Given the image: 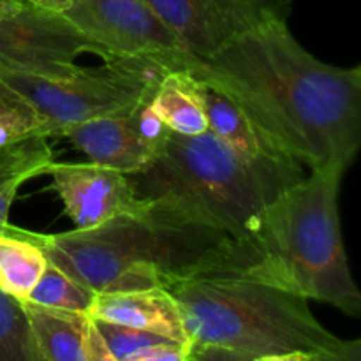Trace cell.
<instances>
[{
	"label": "cell",
	"instance_id": "6da1fadb",
	"mask_svg": "<svg viewBox=\"0 0 361 361\" xmlns=\"http://www.w3.org/2000/svg\"><path fill=\"white\" fill-rule=\"evenodd\" d=\"M187 73L224 92L310 171H348L361 145V67H337L307 51L270 21Z\"/></svg>",
	"mask_w": 361,
	"mask_h": 361
},
{
	"label": "cell",
	"instance_id": "7a4b0ae2",
	"mask_svg": "<svg viewBox=\"0 0 361 361\" xmlns=\"http://www.w3.org/2000/svg\"><path fill=\"white\" fill-rule=\"evenodd\" d=\"M21 233L41 247L48 261L95 293L169 289L222 274L254 277L261 264L252 243L145 217H118L59 235Z\"/></svg>",
	"mask_w": 361,
	"mask_h": 361
},
{
	"label": "cell",
	"instance_id": "3957f363",
	"mask_svg": "<svg viewBox=\"0 0 361 361\" xmlns=\"http://www.w3.org/2000/svg\"><path fill=\"white\" fill-rule=\"evenodd\" d=\"M127 178L147 203L145 219L208 229L254 247L264 207L284 190L210 130L182 136L166 127L150 161Z\"/></svg>",
	"mask_w": 361,
	"mask_h": 361
},
{
	"label": "cell",
	"instance_id": "277c9868",
	"mask_svg": "<svg viewBox=\"0 0 361 361\" xmlns=\"http://www.w3.org/2000/svg\"><path fill=\"white\" fill-rule=\"evenodd\" d=\"M342 178L335 169L310 171L264 207L254 238L261 254L256 279L360 317L361 293L341 233Z\"/></svg>",
	"mask_w": 361,
	"mask_h": 361
},
{
	"label": "cell",
	"instance_id": "5b68a950",
	"mask_svg": "<svg viewBox=\"0 0 361 361\" xmlns=\"http://www.w3.org/2000/svg\"><path fill=\"white\" fill-rule=\"evenodd\" d=\"M194 345H217L252 358L281 353L316 355L341 338L326 330L309 300L240 274L190 279L168 289Z\"/></svg>",
	"mask_w": 361,
	"mask_h": 361
},
{
	"label": "cell",
	"instance_id": "8992f818",
	"mask_svg": "<svg viewBox=\"0 0 361 361\" xmlns=\"http://www.w3.org/2000/svg\"><path fill=\"white\" fill-rule=\"evenodd\" d=\"M162 76L164 73L126 62H104L97 69L69 63L42 73L0 71V80L41 116L46 137H63L71 127L145 104Z\"/></svg>",
	"mask_w": 361,
	"mask_h": 361
},
{
	"label": "cell",
	"instance_id": "52a82bcc",
	"mask_svg": "<svg viewBox=\"0 0 361 361\" xmlns=\"http://www.w3.org/2000/svg\"><path fill=\"white\" fill-rule=\"evenodd\" d=\"M62 14L111 62L166 74L187 71L196 60L143 0H74Z\"/></svg>",
	"mask_w": 361,
	"mask_h": 361
},
{
	"label": "cell",
	"instance_id": "ba28073f",
	"mask_svg": "<svg viewBox=\"0 0 361 361\" xmlns=\"http://www.w3.org/2000/svg\"><path fill=\"white\" fill-rule=\"evenodd\" d=\"M197 60L210 59L240 35L288 21L293 0H143Z\"/></svg>",
	"mask_w": 361,
	"mask_h": 361
},
{
	"label": "cell",
	"instance_id": "9c48e42d",
	"mask_svg": "<svg viewBox=\"0 0 361 361\" xmlns=\"http://www.w3.org/2000/svg\"><path fill=\"white\" fill-rule=\"evenodd\" d=\"M85 53L111 62V56L62 13L21 0L14 13L0 20V71L42 73L76 63Z\"/></svg>",
	"mask_w": 361,
	"mask_h": 361
},
{
	"label": "cell",
	"instance_id": "30bf717a",
	"mask_svg": "<svg viewBox=\"0 0 361 361\" xmlns=\"http://www.w3.org/2000/svg\"><path fill=\"white\" fill-rule=\"evenodd\" d=\"M48 175L76 229L147 215V203L136 196L126 173L95 162H53Z\"/></svg>",
	"mask_w": 361,
	"mask_h": 361
},
{
	"label": "cell",
	"instance_id": "8fae6325",
	"mask_svg": "<svg viewBox=\"0 0 361 361\" xmlns=\"http://www.w3.org/2000/svg\"><path fill=\"white\" fill-rule=\"evenodd\" d=\"M148 104L150 101L130 111L88 120L71 127L63 137L83 152L90 162L126 175L136 173L150 161L164 130Z\"/></svg>",
	"mask_w": 361,
	"mask_h": 361
},
{
	"label": "cell",
	"instance_id": "7c38bea8",
	"mask_svg": "<svg viewBox=\"0 0 361 361\" xmlns=\"http://www.w3.org/2000/svg\"><path fill=\"white\" fill-rule=\"evenodd\" d=\"M192 80L207 115L208 130L229 150L284 189L305 178L303 166L275 145L233 99L207 81Z\"/></svg>",
	"mask_w": 361,
	"mask_h": 361
},
{
	"label": "cell",
	"instance_id": "4fadbf2b",
	"mask_svg": "<svg viewBox=\"0 0 361 361\" xmlns=\"http://www.w3.org/2000/svg\"><path fill=\"white\" fill-rule=\"evenodd\" d=\"M88 317L150 331L178 344H190L178 303L168 289L97 293Z\"/></svg>",
	"mask_w": 361,
	"mask_h": 361
},
{
	"label": "cell",
	"instance_id": "5bb4252c",
	"mask_svg": "<svg viewBox=\"0 0 361 361\" xmlns=\"http://www.w3.org/2000/svg\"><path fill=\"white\" fill-rule=\"evenodd\" d=\"M39 353L46 361H85L90 317L83 312L21 302Z\"/></svg>",
	"mask_w": 361,
	"mask_h": 361
},
{
	"label": "cell",
	"instance_id": "9a60e30c",
	"mask_svg": "<svg viewBox=\"0 0 361 361\" xmlns=\"http://www.w3.org/2000/svg\"><path fill=\"white\" fill-rule=\"evenodd\" d=\"M55 162L49 137L30 134L0 147V235L9 224V210L18 189L35 176L48 175Z\"/></svg>",
	"mask_w": 361,
	"mask_h": 361
},
{
	"label": "cell",
	"instance_id": "2e32d148",
	"mask_svg": "<svg viewBox=\"0 0 361 361\" xmlns=\"http://www.w3.org/2000/svg\"><path fill=\"white\" fill-rule=\"evenodd\" d=\"M150 109L166 129L182 136H200L208 130V120L194 80L187 71L162 76L150 99Z\"/></svg>",
	"mask_w": 361,
	"mask_h": 361
},
{
	"label": "cell",
	"instance_id": "e0dca14e",
	"mask_svg": "<svg viewBox=\"0 0 361 361\" xmlns=\"http://www.w3.org/2000/svg\"><path fill=\"white\" fill-rule=\"evenodd\" d=\"M48 264L39 245L21 233V228L7 224L0 235V289L13 298L28 300Z\"/></svg>",
	"mask_w": 361,
	"mask_h": 361
},
{
	"label": "cell",
	"instance_id": "ac0fdd59",
	"mask_svg": "<svg viewBox=\"0 0 361 361\" xmlns=\"http://www.w3.org/2000/svg\"><path fill=\"white\" fill-rule=\"evenodd\" d=\"M97 293L87 288L71 277L67 271L48 261L41 279L35 288L32 289L28 302L39 303V305L51 307V309L73 310V312L88 314L92 303H94Z\"/></svg>",
	"mask_w": 361,
	"mask_h": 361
},
{
	"label": "cell",
	"instance_id": "d6986e66",
	"mask_svg": "<svg viewBox=\"0 0 361 361\" xmlns=\"http://www.w3.org/2000/svg\"><path fill=\"white\" fill-rule=\"evenodd\" d=\"M0 361H46L39 353L20 300L0 289Z\"/></svg>",
	"mask_w": 361,
	"mask_h": 361
},
{
	"label": "cell",
	"instance_id": "ffe728a7",
	"mask_svg": "<svg viewBox=\"0 0 361 361\" xmlns=\"http://www.w3.org/2000/svg\"><path fill=\"white\" fill-rule=\"evenodd\" d=\"M42 120L27 99L0 80V147L41 134Z\"/></svg>",
	"mask_w": 361,
	"mask_h": 361
},
{
	"label": "cell",
	"instance_id": "44dd1931",
	"mask_svg": "<svg viewBox=\"0 0 361 361\" xmlns=\"http://www.w3.org/2000/svg\"><path fill=\"white\" fill-rule=\"evenodd\" d=\"M94 321L102 342L106 344L108 351L116 361H130L134 356L143 353L145 349L154 348L164 342H173L161 335L150 334V331L136 330V328L122 326V324L106 323V321Z\"/></svg>",
	"mask_w": 361,
	"mask_h": 361
},
{
	"label": "cell",
	"instance_id": "7402d4cb",
	"mask_svg": "<svg viewBox=\"0 0 361 361\" xmlns=\"http://www.w3.org/2000/svg\"><path fill=\"white\" fill-rule=\"evenodd\" d=\"M130 361H190V344L164 342L145 349Z\"/></svg>",
	"mask_w": 361,
	"mask_h": 361
},
{
	"label": "cell",
	"instance_id": "603a6c76",
	"mask_svg": "<svg viewBox=\"0 0 361 361\" xmlns=\"http://www.w3.org/2000/svg\"><path fill=\"white\" fill-rule=\"evenodd\" d=\"M310 361H361V341H338L334 348L310 355Z\"/></svg>",
	"mask_w": 361,
	"mask_h": 361
},
{
	"label": "cell",
	"instance_id": "cb8c5ba5",
	"mask_svg": "<svg viewBox=\"0 0 361 361\" xmlns=\"http://www.w3.org/2000/svg\"><path fill=\"white\" fill-rule=\"evenodd\" d=\"M254 358L243 353L217 345H194L190 344V361H252Z\"/></svg>",
	"mask_w": 361,
	"mask_h": 361
},
{
	"label": "cell",
	"instance_id": "d4e9b609",
	"mask_svg": "<svg viewBox=\"0 0 361 361\" xmlns=\"http://www.w3.org/2000/svg\"><path fill=\"white\" fill-rule=\"evenodd\" d=\"M85 361H116L108 351L106 344L102 342L101 335H99L97 328H95L94 321L90 319L87 334V358Z\"/></svg>",
	"mask_w": 361,
	"mask_h": 361
},
{
	"label": "cell",
	"instance_id": "484cf974",
	"mask_svg": "<svg viewBox=\"0 0 361 361\" xmlns=\"http://www.w3.org/2000/svg\"><path fill=\"white\" fill-rule=\"evenodd\" d=\"M23 2L30 4V6L41 7V9L55 11V13H63L74 0H23Z\"/></svg>",
	"mask_w": 361,
	"mask_h": 361
},
{
	"label": "cell",
	"instance_id": "4316f807",
	"mask_svg": "<svg viewBox=\"0 0 361 361\" xmlns=\"http://www.w3.org/2000/svg\"><path fill=\"white\" fill-rule=\"evenodd\" d=\"M252 361H310V355L307 353H281V355L257 356Z\"/></svg>",
	"mask_w": 361,
	"mask_h": 361
},
{
	"label": "cell",
	"instance_id": "83f0119b",
	"mask_svg": "<svg viewBox=\"0 0 361 361\" xmlns=\"http://www.w3.org/2000/svg\"><path fill=\"white\" fill-rule=\"evenodd\" d=\"M21 6V0H0V13H13Z\"/></svg>",
	"mask_w": 361,
	"mask_h": 361
},
{
	"label": "cell",
	"instance_id": "f1b7e54d",
	"mask_svg": "<svg viewBox=\"0 0 361 361\" xmlns=\"http://www.w3.org/2000/svg\"><path fill=\"white\" fill-rule=\"evenodd\" d=\"M13 13H14V11H13ZM7 14H11V13H0V20H2L4 16H7Z\"/></svg>",
	"mask_w": 361,
	"mask_h": 361
}]
</instances>
